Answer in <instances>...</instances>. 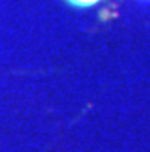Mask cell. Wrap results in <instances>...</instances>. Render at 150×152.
<instances>
[{
    "mask_svg": "<svg viewBox=\"0 0 150 152\" xmlns=\"http://www.w3.org/2000/svg\"><path fill=\"white\" fill-rule=\"evenodd\" d=\"M69 2L80 5V6H91V5H95L96 2H100V0H69Z\"/></svg>",
    "mask_w": 150,
    "mask_h": 152,
    "instance_id": "obj_1",
    "label": "cell"
}]
</instances>
